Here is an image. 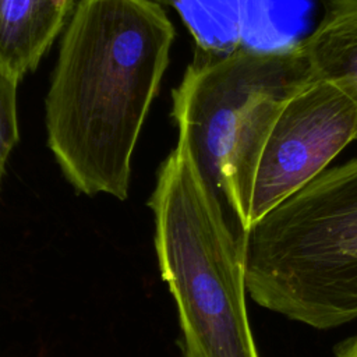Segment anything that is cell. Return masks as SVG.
Segmentation results:
<instances>
[{"label":"cell","instance_id":"3","mask_svg":"<svg viewBox=\"0 0 357 357\" xmlns=\"http://www.w3.org/2000/svg\"><path fill=\"white\" fill-rule=\"evenodd\" d=\"M241 238L258 305L314 329L357 319V158L324 170Z\"/></svg>","mask_w":357,"mask_h":357},{"label":"cell","instance_id":"5","mask_svg":"<svg viewBox=\"0 0 357 357\" xmlns=\"http://www.w3.org/2000/svg\"><path fill=\"white\" fill-rule=\"evenodd\" d=\"M314 77L298 42L275 49L197 50L173 91V116L178 138L218 194L220 167L244 112L258 99L296 89Z\"/></svg>","mask_w":357,"mask_h":357},{"label":"cell","instance_id":"10","mask_svg":"<svg viewBox=\"0 0 357 357\" xmlns=\"http://www.w3.org/2000/svg\"><path fill=\"white\" fill-rule=\"evenodd\" d=\"M335 357H357V336L340 343L336 347Z\"/></svg>","mask_w":357,"mask_h":357},{"label":"cell","instance_id":"8","mask_svg":"<svg viewBox=\"0 0 357 357\" xmlns=\"http://www.w3.org/2000/svg\"><path fill=\"white\" fill-rule=\"evenodd\" d=\"M173 7L197 40L198 49L227 50L234 47L230 0H153Z\"/></svg>","mask_w":357,"mask_h":357},{"label":"cell","instance_id":"6","mask_svg":"<svg viewBox=\"0 0 357 357\" xmlns=\"http://www.w3.org/2000/svg\"><path fill=\"white\" fill-rule=\"evenodd\" d=\"M75 0H0V71L21 81L70 20Z\"/></svg>","mask_w":357,"mask_h":357},{"label":"cell","instance_id":"4","mask_svg":"<svg viewBox=\"0 0 357 357\" xmlns=\"http://www.w3.org/2000/svg\"><path fill=\"white\" fill-rule=\"evenodd\" d=\"M357 139V81L314 77L266 95L238 120L220 167L219 194L238 231L318 177Z\"/></svg>","mask_w":357,"mask_h":357},{"label":"cell","instance_id":"1","mask_svg":"<svg viewBox=\"0 0 357 357\" xmlns=\"http://www.w3.org/2000/svg\"><path fill=\"white\" fill-rule=\"evenodd\" d=\"M174 26L153 0H78L46 96L47 144L86 195L126 199L131 159Z\"/></svg>","mask_w":357,"mask_h":357},{"label":"cell","instance_id":"2","mask_svg":"<svg viewBox=\"0 0 357 357\" xmlns=\"http://www.w3.org/2000/svg\"><path fill=\"white\" fill-rule=\"evenodd\" d=\"M223 204L178 138L149 206L160 276L177 307L183 357H259L245 303L244 244Z\"/></svg>","mask_w":357,"mask_h":357},{"label":"cell","instance_id":"7","mask_svg":"<svg viewBox=\"0 0 357 357\" xmlns=\"http://www.w3.org/2000/svg\"><path fill=\"white\" fill-rule=\"evenodd\" d=\"M322 18L298 42L318 78L357 81V0H322Z\"/></svg>","mask_w":357,"mask_h":357},{"label":"cell","instance_id":"9","mask_svg":"<svg viewBox=\"0 0 357 357\" xmlns=\"http://www.w3.org/2000/svg\"><path fill=\"white\" fill-rule=\"evenodd\" d=\"M18 81L0 71V183L8 156L18 142Z\"/></svg>","mask_w":357,"mask_h":357}]
</instances>
